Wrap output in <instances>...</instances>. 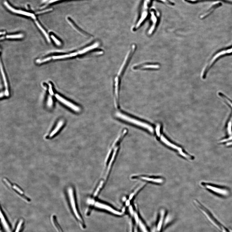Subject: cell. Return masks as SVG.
Returning a JSON list of instances; mask_svg holds the SVG:
<instances>
[{"label":"cell","mask_w":232,"mask_h":232,"mask_svg":"<svg viewBox=\"0 0 232 232\" xmlns=\"http://www.w3.org/2000/svg\"><path fill=\"white\" fill-rule=\"evenodd\" d=\"M136 46L135 45H132L130 50H129L127 55L125 58L124 62L121 65V67L118 73L117 77L120 79L121 77H122L124 75V72L127 69L129 62H130L132 56L133 54L136 50Z\"/></svg>","instance_id":"ba28073f"},{"label":"cell","mask_w":232,"mask_h":232,"mask_svg":"<svg viewBox=\"0 0 232 232\" xmlns=\"http://www.w3.org/2000/svg\"><path fill=\"white\" fill-rule=\"evenodd\" d=\"M160 68V65L156 63H146L138 64L133 67L135 70H158Z\"/></svg>","instance_id":"7c38bea8"},{"label":"cell","mask_w":232,"mask_h":232,"mask_svg":"<svg viewBox=\"0 0 232 232\" xmlns=\"http://www.w3.org/2000/svg\"><path fill=\"white\" fill-rule=\"evenodd\" d=\"M115 116L118 118H119L121 120L127 121V122L139 125V126L147 129L148 130L151 132H154V130L153 127H152L150 125L146 124L141 122V121H138V120L133 119L132 118L125 115V114L122 112H117L115 113Z\"/></svg>","instance_id":"8992f818"},{"label":"cell","mask_w":232,"mask_h":232,"mask_svg":"<svg viewBox=\"0 0 232 232\" xmlns=\"http://www.w3.org/2000/svg\"><path fill=\"white\" fill-rule=\"evenodd\" d=\"M24 225L23 220L20 219L17 222L13 232H22Z\"/></svg>","instance_id":"ffe728a7"},{"label":"cell","mask_w":232,"mask_h":232,"mask_svg":"<svg viewBox=\"0 0 232 232\" xmlns=\"http://www.w3.org/2000/svg\"><path fill=\"white\" fill-rule=\"evenodd\" d=\"M132 178L133 179H140L157 184H161L163 182V180L161 178L145 176H135L132 177Z\"/></svg>","instance_id":"e0dca14e"},{"label":"cell","mask_w":232,"mask_h":232,"mask_svg":"<svg viewBox=\"0 0 232 232\" xmlns=\"http://www.w3.org/2000/svg\"><path fill=\"white\" fill-rule=\"evenodd\" d=\"M132 227L131 225V226H130V232H132V227Z\"/></svg>","instance_id":"d6a6232c"},{"label":"cell","mask_w":232,"mask_h":232,"mask_svg":"<svg viewBox=\"0 0 232 232\" xmlns=\"http://www.w3.org/2000/svg\"><path fill=\"white\" fill-rule=\"evenodd\" d=\"M160 2H161L162 3L165 4L166 5H168L169 6H173L174 5V3L171 1L169 0H157Z\"/></svg>","instance_id":"4316f807"},{"label":"cell","mask_w":232,"mask_h":232,"mask_svg":"<svg viewBox=\"0 0 232 232\" xmlns=\"http://www.w3.org/2000/svg\"><path fill=\"white\" fill-rule=\"evenodd\" d=\"M185 1L189 3L193 4L206 1H216L223 2L229 4H232V0H185Z\"/></svg>","instance_id":"d6986e66"},{"label":"cell","mask_w":232,"mask_h":232,"mask_svg":"<svg viewBox=\"0 0 232 232\" xmlns=\"http://www.w3.org/2000/svg\"><path fill=\"white\" fill-rule=\"evenodd\" d=\"M201 185L209 191L220 196L225 197L229 195V190L226 187L205 182L201 184Z\"/></svg>","instance_id":"5b68a950"},{"label":"cell","mask_w":232,"mask_h":232,"mask_svg":"<svg viewBox=\"0 0 232 232\" xmlns=\"http://www.w3.org/2000/svg\"><path fill=\"white\" fill-rule=\"evenodd\" d=\"M165 214V211L163 210H162L161 211L160 218L157 226V230L158 231H160L161 230Z\"/></svg>","instance_id":"44dd1931"},{"label":"cell","mask_w":232,"mask_h":232,"mask_svg":"<svg viewBox=\"0 0 232 232\" xmlns=\"http://www.w3.org/2000/svg\"><path fill=\"white\" fill-rule=\"evenodd\" d=\"M23 34H20L18 35H7L5 38L7 39H20L23 37Z\"/></svg>","instance_id":"d4e9b609"},{"label":"cell","mask_w":232,"mask_h":232,"mask_svg":"<svg viewBox=\"0 0 232 232\" xmlns=\"http://www.w3.org/2000/svg\"><path fill=\"white\" fill-rule=\"evenodd\" d=\"M5 33H5V32H1V35H2V34H5Z\"/></svg>","instance_id":"836d02e7"},{"label":"cell","mask_w":232,"mask_h":232,"mask_svg":"<svg viewBox=\"0 0 232 232\" xmlns=\"http://www.w3.org/2000/svg\"><path fill=\"white\" fill-rule=\"evenodd\" d=\"M35 22L37 26V27L39 28V29L44 34L45 37H46L48 41V42H50V39H49L48 36V34H47L46 31H45V30L42 27V26H41L39 22H38L37 20H36L35 21Z\"/></svg>","instance_id":"cb8c5ba5"},{"label":"cell","mask_w":232,"mask_h":232,"mask_svg":"<svg viewBox=\"0 0 232 232\" xmlns=\"http://www.w3.org/2000/svg\"><path fill=\"white\" fill-rule=\"evenodd\" d=\"M55 96L57 99L62 102L63 104L67 106V107L73 110L75 112L78 113L81 111V108L77 105L74 104L71 102L66 100L65 99L60 96L58 94H56Z\"/></svg>","instance_id":"9a60e30c"},{"label":"cell","mask_w":232,"mask_h":232,"mask_svg":"<svg viewBox=\"0 0 232 232\" xmlns=\"http://www.w3.org/2000/svg\"><path fill=\"white\" fill-rule=\"evenodd\" d=\"M139 223L141 229L143 232H148L145 226L141 221H139Z\"/></svg>","instance_id":"83f0119b"},{"label":"cell","mask_w":232,"mask_h":232,"mask_svg":"<svg viewBox=\"0 0 232 232\" xmlns=\"http://www.w3.org/2000/svg\"><path fill=\"white\" fill-rule=\"evenodd\" d=\"M1 74L2 75L3 79L4 80V83L5 86L6 88V94L7 96H8L9 94L8 89V86H7V80L5 77V75L4 74V72L3 68L2 66V64L1 62Z\"/></svg>","instance_id":"603a6c76"},{"label":"cell","mask_w":232,"mask_h":232,"mask_svg":"<svg viewBox=\"0 0 232 232\" xmlns=\"http://www.w3.org/2000/svg\"><path fill=\"white\" fill-rule=\"evenodd\" d=\"M222 5V2H216L213 4L207 10L205 11L200 16L201 19H203L208 17L209 15L213 12L216 9L221 7Z\"/></svg>","instance_id":"2e32d148"},{"label":"cell","mask_w":232,"mask_h":232,"mask_svg":"<svg viewBox=\"0 0 232 232\" xmlns=\"http://www.w3.org/2000/svg\"><path fill=\"white\" fill-rule=\"evenodd\" d=\"M5 37L3 36L1 38V40H2L5 39Z\"/></svg>","instance_id":"1f68e13d"},{"label":"cell","mask_w":232,"mask_h":232,"mask_svg":"<svg viewBox=\"0 0 232 232\" xmlns=\"http://www.w3.org/2000/svg\"><path fill=\"white\" fill-rule=\"evenodd\" d=\"M136 222L137 223L139 222L140 220H139L138 216L137 214L135 213L134 214Z\"/></svg>","instance_id":"f546056e"},{"label":"cell","mask_w":232,"mask_h":232,"mask_svg":"<svg viewBox=\"0 0 232 232\" xmlns=\"http://www.w3.org/2000/svg\"><path fill=\"white\" fill-rule=\"evenodd\" d=\"M51 37L53 40L54 41L55 43L57 45H59V46H60V45H61V43L59 41L58 39H57L53 35H51Z\"/></svg>","instance_id":"f1b7e54d"},{"label":"cell","mask_w":232,"mask_h":232,"mask_svg":"<svg viewBox=\"0 0 232 232\" xmlns=\"http://www.w3.org/2000/svg\"><path fill=\"white\" fill-rule=\"evenodd\" d=\"M68 198L70 201V206L72 211L76 218L79 220H81V217L80 216L77 207L76 201L74 190L73 188L70 187L68 190Z\"/></svg>","instance_id":"9c48e42d"},{"label":"cell","mask_w":232,"mask_h":232,"mask_svg":"<svg viewBox=\"0 0 232 232\" xmlns=\"http://www.w3.org/2000/svg\"><path fill=\"white\" fill-rule=\"evenodd\" d=\"M122 138L121 136L116 140L113 144L111 149L106 157L105 162V167L103 175L102 178L105 180H108L112 167L116 159L118 152L119 148V143Z\"/></svg>","instance_id":"6da1fadb"},{"label":"cell","mask_w":232,"mask_h":232,"mask_svg":"<svg viewBox=\"0 0 232 232\" xmlns=\"http://www.w3.org/2000/svg\"><path fill=\"white\" fill-rule=\"evenodd\" d=\"M3 181L7 186H8L10 188H12L15 191L18 193L19 195H21L22 197L24 198L27 201H30L27 197H26L24 195V192L17 185L15 184L12 185V184H11V182H10L8 180L6 179H4Z\"/></svg>","instance_id":"ac0fdd59"},{"label":"cell","mask_w":232,"mask_h":232,"mask_svg":"<svg viewBox=\"0 0 232 232\" xmlns=\"http://www.w3.org/2000/svg\"><path fill=\"white\" fill-rule=\"evenodd\" d=\"M151 2V0H143L138 20L133 29L134 31H135L139 29L146 20Z\"/></svg>","instance_id":"277c9868"},{"label":"cell","mask_w":232,"mask_h":232,"mask_svg":"<svg viewBox=\"0 0 232 232\" xmlns=\"http://www.w3.org/2000/svg\"><path fill=\"white\" fill-rule=\"evenodd\" d=\"M89 201L91 203L94 204L95 207L97 208L103 209V210L109 212L112 214L117 215H120L122 214L120 212L115 210V209L109 206V205L101 202V201H94V200H93L91 201L90 200Z\"/></svg>","instance_id":"8fae6325"},{"label":"cell","mask_w":232,"mask_h":232,"mask_svg":"<svg viewBox=\"0 0 232 232\" xmlns=\"http://www.w3.org/2000/svg\"><path fill=\"white\" fill-rule=\"evenodd\" d=\"M52 59V56L48 57V58L44 59L42 60L38 59L37 60L36 62L38 64L42 63L48 61Z\"/></svg>","instance_id":"484cf974"},{"label":"cell","mask_w":232,"mask_h":232,"mask_svg":"<svg viewBox=\"0 0 232 232\" xmlns=\"http://www.w3.org/2000/svg\"><path fill=\"white\" fill-rule=\"evenodd\" d=\"M195 204L214 226L220 232H231L216 219L210 211L198 201H195Z\"/></svg>","instance_id":"7a4b0ae2"},{"label":"cell","mask_w":232,"mask_h":232,"mask_svg":"<svg viewBox=\"0 0 232 232\" xmlns=\"http://www.w3.org/2000/svg\"><path fill=\"white\" fill-rule=\"evenodd\" d=\"M232 54V46L229 48L220 50L212 56V58L209 61L206 66H205L201 76L203 78H205L209 70L215 63L219 59L224 56H227Z\"/></svg>","instance_id":"3957f363"},{"label":"cell","mask_w":232,"mask_h":232,"mask_svg":"<svg viewBox=\"0 0 232 232\" xmlns=\"http://www.w3.org/2000/svg\"><path fill=\"white\" fill-rule=\"evenodd\" d=\"M151 26L149 28V33L151 34L154 32L157 27L160 20V13L156 10H151L150 12Z\"/></svg>","instance_id":"30bf717a"},{"label":"cell","mask_w":232,"mask_h":232,"mask_svg":"<svg viewBox=\"0 0 232 232\" xmlns=\"http://www.w3.org/2000/svg\"><path fill=\"white\" fill-rule=\"evenodd\" d=\"M63 124L64 122L63 121H59L55 129L51 132L50 135V137H52L53 136L56 134V133L58 132L61 128L63 126Z\"/></svg>","instance_id":"7402d4cb"},{"label":"cell","mask_w":232,"mask_h":232,"mask_svg":"<svg viewBox=\"0 0 232 232\" xmlns=\"http://www.w3.org/2000/svg\"><path fill=\"white\" fill-rule=\"evenodd\" d=\"M161 139L162 141L165 143L166 145L168 146H169L172 147L175 149H176L179 151V153L182 156V157H184V158L186 159L189 160H192L193 159V157L189 155L186 153L182 151V149L181 148L178 147L174 144L170 143L164 137L163 135H161Z\"/></svg>","instance_id":"4fadbf2b"},{"label":"cell","mask_w":232,"mask_h":232,"mask_svg":"<svg viewBox=\"0 0 232 232\" xmlns=\"http://www.w3.org/2000/svg\"><path fill=\"white\" fill-rule=\"evenodd\" d=\"M50 93H51V94H53V92H52V88H51V85H50Z\"/></svg>","instance_id":"4dcf8cb0"},{"label":"cell","mask_w":232,"mask_h":232,"mask_svg":"<svg viewBox=\"0 0 232 232\" xmlns=\"http://www.w3.org/2000/svg\"><path fill=\"white\" fill-rule=\"evenodd\" d=\"M4 4L6 8L11 12L14 13L23 15V16H25L30 17L36 20V17L35 14L33 12H29L28 11L24 10H23L19 9L14 7L12 5H11L9 2L7 1H5L4 2Z\"/></svg>","instance_id":"52a82bcc"},{"label":"cell","mask_w":232,"mask_h":232,"mask_svg":"<svg viewBox=\"0 0 232 232\" xmlns=\"http://www.w3.org/2000/svg\"><path fill=\"white\" fill-rule=\"evenodd\" d=\"M1 225L2 226L3 231L4 232H13L9 220L7 217L4 212L1 210Z\"/></svg>","instance_id":"5bb4252c"}]
</instances>
